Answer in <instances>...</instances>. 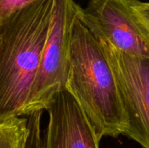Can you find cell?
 I'll list each match as a JSON object with an SVG mask.
<instances>
[{"mask_svg":"<svg viewBox=\"0 0 149 148\" xmlns=\"http://www.w3.org/2000/svg\"><path fill=\"white\" fill-rule=\"evenodd\" d=\"M79 8L74 0H55L42 60L20 116L46 111L54 97L65 89L72 27Z\"/></svg>","mask_w":149,"mask_h":148,"instance_id":"3957f363","label":"cell"},{"mask_svg":"<svg viewBox=\"0 0 149 148\" xmlns=\"http://www.w3.org/2000/svg\"><path fill=\"white\" fill-rule=\"evenodd\" d=\"M55 0H38L0 21V118L20 116L39 68Z\"/></svg>","mask_w":149,"mask_h":148,"instance_id":"7a4b0ae2","label":"cell"},{"mask_svg":"<svg viewBox=\"0 0 149 148\" xmlns=\"http://www.w3.org/2000/svg\"><path fill=\"white\" fill-rule=\"evenodd\" d=\"M38 0H0V21L5 19L16 10Z\"/></svg>","mask_w":149,"mask_h":148,"instance_id":"ba28073f","label":"cell"},{"mask_svg":"<svg viewBox=\"0 0 149 148\" xmlns=\"http://www.w3.org/2000/svg\"><path fill=\"white\" fill-rule=\"evenodd\" d=\"M79 13L101 41L123 53L149 59V33L129 0H89Z\"/></svg>","mask_w":149,"mask_h":148,"instance_id":"277c9868","label":"cell"},{"mask_svg":"<svg viewBox=\"0 0 149 148\" xmlns=\"http://www.w3.org/2000/svg\"><path fill=\"white\" fill-rule=\"evenodd\" d=\"M46 111L48 124L43 148H100L101 140L66 89L54 97Z\"/></svg>","mask_w":149,"mask_h":148,"instance_id":"8992f818","label":"cell"},{"mask_svg":"<svg viewBox=\"0 0 149 148\" xmlns=\"http://www.w3.org/2000/svg\"><path fill=\"white\" fill-rule=\"evenodd\" d=\"M43 112H38L28 116L30 133L26 148H43L44 145L41 138V119Z\"/></svg>","mask_w":149,"mask_h":148,"instance_id":"52a82bcc","label":"cell"},{"mask_svg":"<svg viewBox=\"0 0 149 148\" xmlns=\"http://www.w3.org/2000/svg\"><path fill=\"white\" fill-rule=\"evenodd\" d=\"M65 89L100 140L124 135L127 119L115 74L101 41L87 27L79 10L72 27Z\"/></svg>","mask_w":149,"mask_h":148,"instance_id":"6da1fadb","label":"cell"},{"mask_svg":"<svg viewBox=\"0 0 149 148\" xmlns=\"http://www.w3.org/2000/svg\"><path fill=\"white\" fill-rule=\"evenodd\" d=\"M101 43L115 74L127 119L124 135L149 148V59L123 53Z\"/></svg>","mask_w":149,"mask_h":148,"instance_id":"5b68a950","label":"cell"},{"mask_svg":"<svg viewBox=\"0 0 149 148\" xmlns=\"http://www.w3.org/2000/svg\"><path fill=\"white\" fill-rule=\"evenodd\" d=\"M129 2L137 17L149 33V2L140 0H129Z\"/></svg>","mask_w":149,"mask_h":148,"instance_id":"9c48e42d","label":"cell"}]
</instances>
